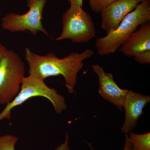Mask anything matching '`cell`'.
I'll use <instances>...</instances> for the list:
<instances>
[{
	"mask_svg": "<svg viewBox=\"0 0 150 150\" xmlns=\"http://www.w3.org/2000/svg\"><path fill=\"white\" fill-rule=\"evenodd\" d=\"M18 139L10 134L0 136V150H15V145Z\"/></svg>",
	"mask_w": 150,
	"mask_h": 150,
	"instance_id": "cell-12",
	"label": "cell"
},
{
	"mask_svg": "<svg viewBox=\"0 0 150 150\" xmlns=\"http://www.w3.org/2000/svg\"><path fill=\"white\" fill-rule=\"evenodd\" d=\"M25 66L15 51L7 50L0 60V105H6L20 90Z\"/></svg>",
	"mask_w": 150,
	"mask_h": 150,
	"instance_id": "cell-4",
	"label": "cell"
},
{
	"mask_svg": "<svg viewBox=\"0 0 150 150\" xmlns=\"http://www.w3.org/2000/svg\"><path fill=\"white\" fill-rule=\"evenodd\" d=\"M88 146L92 150H94L92 147L91 144H88ZM123 150H131V143L129 142V137L128 134H126V139H125V145Z\"/></svg>",
	"mask_w": 150,
	"mask_h": 150,
	"instance_id": "cell-16",
	"label": "cell"
},
{
	"mask_svg": "<svg viewBox=\"0 0 150 150\" xmlns=\"http://www.w3.org/2000/svg\"><path fill=\"white\" fill-rule=\"evenodd\" d=\"M93 54L92 50L87 49L82 53L71 52L60 59L53 53L40 55L33 53L28 47L24 50L30 76L45 81L46 78L61 75L64 79L66 87L70 94L75 91L78 74L83 67V61Z\"/></svg>",
	"mask_w": 150,
	"mask_h": 150,
	"instance_id": "cell-1",
	"label": "cell"
},
{
	"mask_svg": "<svg viewBox=\"0 0 150 150\" xmlns=\"http://www.w3.org/2000/svg\"><path fill=\"white\" fill-rule=\"evenodd\" d=\"M35 97H42L49 100L57 114H61L67 109V105L65 98L58 93L56 89L49 87L43 80L29 75L25 77L20 90L16 96L6 104L0 113V121L4 119L9 120L13 108Z\"/></svg>",
	"mask_w": 150,
	"mask_h": 150,
	"instance_id": "cell-3",
	"label": "cell"
},
{
	"mask_svg": "<svg viewBox=\"0 0 150 150\" xmlns=\"http://www.w3.org/2000/svg\"><path fill=\"white\" fill-rule=\"evenodd\" d=\"M92 70L98 77L99 87L98 92L103 98L122 110L123 102L129 90L118 86L111 73H106L98 64L92 66Z\"/></svg>",
	"mask_w": 150,
	"mask_h": 150,
	"instance_id": "cell-8",
	"label": "cell"
},
{
	"mask_svg": "<svg viewBox=\"0 0 150 150\" xmlns=\"http://www.w3.org/2000/svg\"><path fill=\"white\" fill-rule=\"evenodd\" d=\"M149 50H150V21L132 33L119 48L120 52L129 57H135Z\"/></svg>",
	"mask_w": 150,
	"mask_h": 150,
	"instance_id": "cell-10",
	"label": "cell"
},
{
	"mask_svg": "<svg viewBox=\"0 0 150 150\" xmlns=\"http://www.w3.org/2000/svg\"><path fill=\"white\" fill-rule=\"evenodd\" d=\"M144 0H116L103 9L100 27L107 34L115 31L125 17Z\"/></svg>",
	"mask_w": 150,
	"mask_h": 150,
	"instance_id": "cell-7",
	"label": "cell"
},
{
	"mask_svg": "<svg viewBox=\"0 0 150 150\" xmlns=\"http://www.w3.org/2000/svg\"><path fill=\"white\" fill-rule=\"evenodd\" d=\"M128 135L131 150H150V133L139 134L130 132Z\"/></svg>",
	"mask_w": 150,
	"mask_h": 150,
	"instance_id": "cell-11",
	"label": "cell"
},
{
	"mask_svg": "<svg viewBox=\"0 0 150 150\" xmlns=\"http://www.w3.org/2000/svg\"><path fill=\"white\" fill-rule=\"evenodd\" d=\"M150 21V0H144L129 13L117 29L96 41L98 54L104 56L114 54L139 26Z\"/></svg>",
	"mask_w": 150,
	"mask_h": 150,
	"instance_id": "cell-2",
	"label": "cell"
},
{
	"mask_svg": "<svg viewBox=\"0 0 150 150\" xmlns=\"http://www.w3.org/2000/svg\"><path fill=\"white\" fill-rule=\"evenodd\" d=\"M7 50L8 49L6 48L5 46H4L1 43H0V60Z\"/></svg>",
	"mask_w": 150,
	"mask_h": 150,
	"instance_id": "cell-18",
	"label": "cell"
},
{
	"mask_svg": "<svg viewBox=\"0 0 150 150\" xmlns=\"http://www.w3.org/2000/svg\"><path fill=\"white\" fill-rule=\"evenodd\" d=\"M134 59L141 64H150V50L141 52L134 57Z\"/></svg>",
	"mask_w": 150,
	"mask_h": 150,
	"instance_id": "cell-14",
	"label": "cell"
},
{
	"mask_svg": "<svg viewBox=\"0 0 150 150\" xmlns=\"http://www.w3.org/2000/svg\"><path fill=\"white\" fill-rule=\"evenodd\" d=\"M150 101V96L129 90L123 104L125 118L121 128L123 133L128 134L134 130L143 114V109Z\"/></svg>",
	"mask_w": 150,
	"mask_h": 150,
	"instance_id": "cell-9",
	"label": "cell"
},
{
	"mask_svg": "<svg viewBox=\"0 0 150 150\" xmlns=\"http://www.w3.org/2000/svg\"><path fill=\"white\" fill-rule=\"evenodd\" d=\"M61 35L57 41L69 39L73 43H86L96 35V30L90 14L83 7L70 5L69 8L63 14Z\"/></svg>",
	"mask_w": 150,
	"mask_h": 150,
	"instance_id": "cell-5",
	"label": "cell"
},
{
	"mask_svg": "<svg viewBox=\"0 0 150 150\" xmlns=\"http://www.w3.org/2000/svg\"><path fill=\"white\" fill-rule=\"evenodd\" d=\"M48 0H26V6L29 8L23 14L11 12L3 17L1 27L4 30L11 32L28 31L33 35L42 33L49 36L43 23V14Z\"/></svg>",
	"mask_w": 150,
	"mask_h": 150,
	"instance_id": "cell-6",
	"label": "cell"
},
{
	"mask_svg": "<svg viewBox=\"0 0 150 150\" xmlns=\"http://www.w3.org/2000/svg\"><path fill=\"white\" fill-rule=\"evenodd\" d=\"M69 135L68 133L66 135V138L64 142L56 147L55 150H70L69 146Z\"/></svg>",
	"mask_w": 150,
	"mask_h": 150,
	"instance_id": "cell-15",
	"label": "cell"
},
{
	"mask_svg": "<svg viewBox=\"0 0 150 150\" xmlns=\"http://www.w3.org/2000/svg\"><path fill=\"white\" fill-rule=\"evenodd\" d=\"M70 4V5L78 6L83 7V0H67Z\"/></svg>",
	"mask_w": 150,
	"mask_h": 150,
	"instance_id": "cell-17",
	"label": "cell"
},
{
	"mask_svg": "<svg viewBox=\"0 0 150 150\" xmlns=\"http://www.w3.org/2000/svg\"><path fill=\"white\" fill-rule=\"evenodd\" d=\"M116 0H89L91 10L96 13H100L104 8Z\"/></svg>",
	"mask_w": 150,
	"mask_h": 150,
	"instance_id": "cell-13",
	"label": "cell"
}]
</instances>
